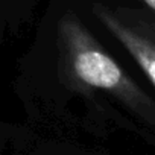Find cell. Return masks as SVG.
I'll return each mask as SVG.
<instances>
[{
  "instance_id": "cell-2",
  "label": "cell",
  "mask_w": 155,
  "mask_h": 155,
  "mask_svg": "<svg viewBox=\"0 0 155 155\" xmlns=\"http://www.w3.org/2000/svg\"><path fill=\"white\" fill-rule=\"evenodd\" d=\"M91 14L155 87V14L146 8L93 3Z\"/></svg>"
},
{
  "instance_id": "cell-3",
  "label": "cell",
  "mask_w": 155,
  "mask_h": 155,
  "mask_svg": "<svg viewBox=\"0 0 155 155\" xmlns=\"http://www.w3.org/2000/svg\"><path fill=\"white\" fill-rule=\"evenodd\" d=\"M137 2H140L143 5V8H146L155 14V0H137Z\"/></svg>"
},
{
  "instance_id": "cell-1",
  "label": "cell",
  "mask_w": 155,
  "mask_h": 155,
  "mask_svg": "<svg viewBox=\"0 0 155 155\" xmlns=\"http://www.w3.org/2000/svg\"><path fill=\"white\" fill-rule=\"evenodd\" d=\"M56 46L59 76L71 90L110 99L155 129V99L111 56L76 14L65 12L58 20Z\"/></svg>"
}]
</instances>
